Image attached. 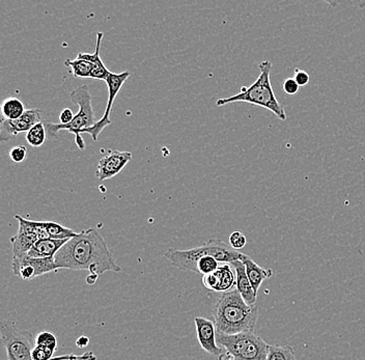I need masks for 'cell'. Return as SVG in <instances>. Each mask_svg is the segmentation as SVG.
<instances>
[{"label": "cell", "mask_w": 365, "mask_h": 360, "mask_svg": "<svg viewBox=\"0 0 365 360\" xmlns=\"http://www.w3.org/2000/svg\"><path fill=\"white\" fill-rule=\"evenodd\" d=\"M56 267L68 270H88L91 274L120 272L102 235L96 229L78 232L61 247L56 257Z\"/></svg>", "instance_id": "obj_1"}, {"label": "cell", "mask_w": 365, "mask_h": 360, "mask_svg": "<svg viewBox=\"0 0 365 360\" xmlns=\"http://www.w3.org/2000/svg\"><path fill=\"white\" fill-rule=\"evenodd\" d=\"M242 254V252L235 250L232 246L219 239H210L205 245L191 250L170 248L165 252V257L170 259L173 267L202 275L215 272L220 264L240 261Z\"/></svg>", "instance_id": "obj_2"}, {"label": "cell", "mask_w": 365, "mask_h": 360, "mask_svg": "<svg viewBox=\"0 0 365 360\" xmlns=\"http://www.w3.org/2000/svg\"><path fill=\"white\" fill-rule=\"evenodd\" d=\"M217 331L225 334L255 332L259 320V307L244 302L241 294L234 290L222 293L214 307Z\"/></svg>", "instance_id": "obj_3"}, {"label": "cell", "mask_w": 365, "mask_h": 360, "mask_svg": "<svg viewBox=\"0 0 365 360\" xmlns=\"http://www.w3.org/2000/svg\"><path fill=\"white\" fill-rule=\"evenodd\" d=\"M272 67V63L270 61H267V59L262 61L259 65V75L257 81L253 82L250 86H242L240 92L232 97L221 98V99L217 100V106L222 107L227 104L243 102V103L267 109L273 113L279 120H287L284 107L278 102L273 91L272 84H271Z\"/></svg>", "instance_id": "obj_4"}, {"label": "cell", "mask_w": 365, "mask_h": 360, "mask_svg": "<svg viewBox=\"0 0 365 360\" xmlns=\"http://www.w3.org/2000/svg\"><path fill=\"white\" fill-rule=\"evenodd\" d=\"M71 101L79 106V111L75 115L74 120L68 125L54 124V123L45 122L47 134L52 138H58V132L67 130L70 133L75 134L77 138L80 149H84L83 140L80 134L83 130L91 128L98 120H96L95 111L91 103L90 88L86 84L80 86L70 93Z\"/></svg>", "instance_id": "obj_5"}, {"label": "cell", "mask_w": 365, "mask_h": 360, "mask_svg": "<svg viewBox=\"0 0 365 360\" xmlns=\"http://www.w3.org/2000/svg\"><path fill=\"white\" fill-rule=\"evenodd\" d=\"M217 343L235 360H266L270 345L255 332L225 334L217 331Z\"/></svg>", "instance_id": "obj_6"}, {"label": "cell", "mask_w": 365, "mask_h": 360, "mask_svg": "<svg viewBox=\"0 0 365 360\" xmlns=\"http://www.w3.org/2000/svg\"><path fill=\"white\" fill-rule=\"evenodd\" d=\"M0 334L8 360H33L36 339L31 331L21 330L15 323L4 320L0 325Z\"/></svg>", "instance_id": "obj_7"}, {"label": "cell", "mask_w": 365, "mask_h": 360, "mask_svg": "<svg viewBox=\"0 0 365 360\" xmlns=\"http://www.w3.org/2000/svg\"><path fill=\"white\" fill-rule=\"evenodd\" d=\"M131 76V72H123L120 74L116 73H111L107 78V91H108V103H107L106 109H105L104 115L103 118H100L96 125H93L91 128L83 130L82 133L90 134L93 141H97L99 138L100 134L102 133L103 130L108 127L111 124L110 115L113 111V107L114 101L118 98V93L122 90L123 86L125 82L128 81V78Z\"/></svg>", "instance_id": "obj_8"}, {"label": "cell", "mask_w": 365, "mask_h": 360, "mask_svg": "<svg viewBox=\"0 0 365 360\" xmlns=\"http://www.w3.org/2000/svg\"><path fill=\"white\" fill-rule=\"evenodd\" d=\"M11 269L14 274L23 280H31L58 270L54 259H38L29 257V254L21 257H13Z\"/></svg>", "instance_id": "obj_9"}, {"label": "cell", "mask_w": 365, "mask_h": 360, "mask_svg": "<svg viewBox=\"0 0 365 360\" xmlns=\"http://www.w3.org/2000/svg\"><path fill=\"white\" fill-rule=\"evenodd\" d=\"M41 113L42 111L40 109L34 108L26 110V113L17 120H11L2 118L0 123V140L6 143L19 134L27 133L34 125L42 122Z\"/></svg>", "instance_id": "obj_10"}, {"label": "cell", "mask_w": 365, "mask_h": 360, "mask_svg": "<svg viewBox=\"0 0 365 360\" xmlns=\"http://www.w3.org/2000/svg\"><path fill=\"white\" fill-rule=\"evenodd\" d=\"M15 220L19 222V229L17 234L11 237V250L13 257H21L29 254L38 238L34 231L33 220H26L20 215H16Z\"/></svg>", "instance_id": "obj_11"}, {"label": "cell", "mask_w": 365, "mask_h": 360, "mask_svg": "<svg viewBox=\"0 0 365 360\" xmlns=\"http://www.w3.org/2000/svg\"><path fill=\"white\" fill-rule=\"evenodd\" d=\"M132 157H133V155L131 152L110 150L107 153V155L100 159L99 163H98L97 172H96V177L101 182L105 181V180L113 179L124 170L125 165L131 161Z\"/></svg>", "instance_id": "obj_12"}, {"label": "cell", "mask_w": 365, "mask_h": 360, "mask_svg": "<svg viewBox=\"0 0 365 360\" xmlns=\"http://www.w3.org/2000/svg\"><path fill=\"white\" fill-rule=\"evenodd\" d=\"M202 284L207 290L227 293L236 290V271L230 264H220L215 272L202 277Z\"/></svg>", "instance_id": "obj_13"}, {"label": "cell", "mask_w": 365, "mask_h": 360, "mask_svg": "<svg viewBox=\"0 0 365 360\" xmlns=\"http://www.w3.org/2000/svg\"><path fill=\"white\" fill-rule=\"evenodd\" d=\"M195 323L197 341L205 352L213 356H220L223 353L222 348L217 343V329L214 321L204 317H196Z\"/></svg>", "instance_id": "obj_14"}, {"label": "cell", "mask_w": 365, "mask_h": 360, "mask_svg": "<svg viewBox=\"0 0 365 360\" xmlns=\"http://www.w3.org/2000/svg\"><path fill=\"white\" fill-rule=\"evenodd\" d=\"M103 38H104V34H97V44H96L95 53H79L77 58L86 59V61H90V63H93V73H91V79L106 81L109 75L113 72H110V71L107 69L106 66H105L104 63L102 61L101 56H100Z\"/></svg>", "instance_id": "obj_15"}, {"label": "cell", "mask_w": 365, "mask_h": 360, "mask_svg": "<svg viewBox=\"0 0 365 360\" xmlns=\"http://www.w3.org/2000/svg\"><path fill=\"white\" fill-rule=\"evenodd\" d=\"M240 261L245 265L246 273H247L248 279L250 280L251 286H252L255 293L257 295V292L261 288L264 280L272 277V269L262 268V266L257 265L247 254H242Z\"/></svg>", "instance_id": "obj_16"}, {"label": "cell", "mask_w": 365, "mask_h": 360, "mask_svg": "<svg viewBox=\"0 0 365 360\" xmlns=\"http://www.w3.org/2000/svg\"><path fill=\"white\" fill-rule=\"evenodd\" d=\"M230 265L236 271V290L241 294L242 298L247 304H257V295L255 293L252 286H251L250 280L248 279L247 273H246L245 265L241 261L234 262Z\"/></svg>", "instance_id": "obj_17"}, {"label": "cell", "mask_w": 365, "mask_h": 360, "mask_svg": "<svg viewBox=\"0 0 365 360\" xmlns=\"http://www.w3.org/2000/svg\"><path fill=\"white\" fill-rule=\"evenodd\" d=\"M70 239L65 240H56V239H42L36 241V245L29 250V256L38 257V259H54L57 252L61 250L63 245L68 242Z\"/></svg>", "instance_id": "obj_18"}, {"label": "cell", "mask_w": 365, "mask_h": 360, "mask_svg": "<svg viewBox=\"0 0 365 360\" xmlns=\"http://www.w3.org/2000/svg\"><path fill=\"white\" fill-rule=\"evenodd\" d=\"M1 113L2 118L13 120L21 118L26 113V109L21 100L11 97L2 102Z\"/></svg>", "instance_id": "obj_19"}, {"label": "cell", "mask_w": 365, "mask_h": 360, "mask_svg": "<svg viewBox=\"0 0 365 360\" xmlns=\"http://www.w3.org/2000/svg\"><path fill=\"white\" fill-rule=\"evenodd\" d=\"M65 65L70 68L75 78H91V73L93 71V63L86 59L78 58L67 59L65 61Z\"/></svg>", "instance_id": "obj_20"}, {"label": "cell", "mask_w": 365, "mask_h": 360, "mask_svg": "<svg viewBox=\"0 0 365 360\" xmlns=\"http://www.w3.org/2000/svg\"><path fill=\"white\" fill-rule=\"evenodd\" d=\"M46 231L50 239H56V240H65L76 236L78 232L63 227L61 223L56 221H45Z\"/></svg>", "instance_id": "obj_21"}, {"label": "cell", "mask_w": 365, "mask_h": 360, "mask_svg": "<svg viewBox=\"0 0 365 360\" xmlns=\"http://www.w3.org/2000/svg\"><path fill=\"white\" fill-rule=\"evenodd\" d=\"M46 136H47V130H46L45 123L40 122L34 125L33 128L27 132L25 138H26L29 145L34 148H38L44 145Z\"/></svg>", "instance_id": "obj_22"}, {"label": "cell", "mask_w": 365, "mask_h": 360, "mask_svg": "<svg viewBox=\"0 0 365 360\" xmlns=\"http://www.w3.org/2000/svg\"><path fill=\"white\" fill-rule=\"evenodd\" d=\"M266 360H296L295 351L289 346L270 345Z\"/></svg>", "instance_id": "obj_23"}, {"label": "cell", "mask_w": 365, "mask_h": 360, "mask_svg": "<svg viewBox=\"0 0 365 360\" xmlns=\"http://www.w3.org/2000/svg\"><path fill=\"white\" fill-rule=\"evenodd\" d=\"M34 339H36V346H43V347L50 348L54 351H56L57 345H58L57 337L50 331L40 332Z\"/></svg>", "instance_id": "obj_24"}, {"label": "cell", "mask_w": 365, "mask_h": 360, "mask_svg": "<svg viewBox=\"0 0 365 360\" xmlns=\"http://www.w3.org/2000/svg\"><path fill=\"white\" fill-rule=\"evenodd\" d=\"M11 160L15 163H21L23 161L26 160L27 158V149L25 145H16L11 148L9 152Z\"/></svg>", "instance_id": "obj_25"}, {"label": "cell", "mask_w": 365, "mask_h": 360, "mask_svg": "<svg viewBox=\"0 0 365 360\" xmlns=\"http://www.w3.org/2000/svg\"><path fill=\"white\" fill-rule=\"evenodd\" d=\"M56 351L52 349L36 346L33 350V360H51Z\"/></svg>", "instance_id": "obj_26"}, {"label": "cell", "mask_w": 365, "mask_h": 360, "mask_svg": "<svg viewBox=\"0 0 365 360\" xmlns=\"http://www.w3.org/2000/svg\"><path fill=\"white\" fill-rule=\"evenodd\" d=\"M246 243H247V239H246L245 235L241 232H234L230 236V245L234 248L235 250H242L245 247Z\"/></svg>", "instance_id": "obj_27"}, {"label": "cell", "mask_w": 365, "mask_h": 360, "mask_svg": "<svg viewBox=\"0 0 365 360\" xmlns=\"http://www.w3.org/2000/svg\"><path fill=\"white\" fill-rule=\"evenodd\" d=\"M95 353L93 351H88L82 355H61V356L53 357L51 360H97Z\"/></svg>", "instance_id": "obj_28"}, {"label": "cell", "mask_w": 365, "mask_h": 360, "mask_svg": "<svg viewBox=\"0 0 365 360\" xmlns=\"http://www.w3.org/2000/svg\"><path fill=\"white\" fill-rule=\"evenodd\" d=\"M299 88L300 86L294 78H287L282 83V90L289 96L296 95L299 92Z\"/></svg>", "instance_id": "obj_29"}, {"label": "cell", "mask_w": 365, "mask_h": 360, "mask_svg": "<svg viewBox=\"0 0 365 360\" xmlns=\"http://www.w3.org/2000/svg\"><path fill=\"white\" fill-rule=\"evenodd\" d=\"M294 79H295L297 83L299 84V86H305L309 83L310 76L307 71H303L296 68L295 77H294Z\"/></svg>", "instance_id": "obj_30"}, {"label": "cell", "mask_w": 365, "mask_h": 360, "mask_svg": "<svg viewBox=\"0 0 365 360\" xmlns=\"http://www.w3.org/2000/svg\"><path fill=\"white\" fill-rule=\"evenodd\" d=\"M74 113L70 108H65L59 115V124L68 125L74 120Z\"/></svg>", "instance_id": "obj_31"}, {"label": "cell", "mask_w": 365, "mask_h": 360, "mask_svg": "<svg viewBox=\"0 0 365 360\" xmlns=\"http://www.w3.org/2000/svg\"><path fill=\"white\" fill-rule=\"evenodd\" d=\"M90 337L86 336H80L78 339L76 341V346L78 349H84L88 347L90 345Z\"/></svg>", "instance_id": "obj_32"}, {"label": "cell", "mask_w": 365, "mask_h": 360, "mask_svg": "<svg viewBox=\"0 0 365 360\" xmlns=\"http://www.w3.org/2000/svg\"><path fill=\"white\" fill-rule=\"evenodd\" d=\"M100 275L97 274H90L88 277H86V282H88V286H93V284L97 282L98 279H99Z\"/></svg>", "instance_id": "obj_33"}, {"label": "cell", "mask_w": 365, "mask_h": 360, "mask_svg": "<svg viewBox=\"0 0 365 360\" xmlns=\"http://www.w3.org/2000/svg\"><path fill=\"white\" fill-rule=\"evenodd\" d=\"M218 360H235L232 359V355L228 354L227 352L222 353L220 356H218Z\"/></svg>", "instance_id": "obj_34"}]
</instances>
